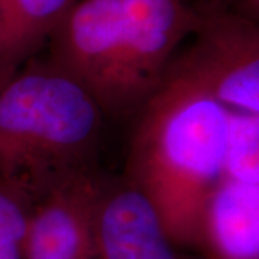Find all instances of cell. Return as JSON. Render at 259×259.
<instances>
[{
    "instance_id": "1",
    "label": "cell",
    "mask_w": 259,
    "mask_h": 259,
    "mask_svg": "<svg viewBox=\"0 0 259 259\" xmlns=\"http://www.w3.org/2000/svg\"><path fill=\"white\" fill-rule=\"evenodd\" d=\"M133 121L122 180L154 209L170 241L194 249L223 175L232 111L176 54Z\"/></svg>"
},
{
    "instance_id": "2",
    "label": "cell",
    "mask_w": 259,
    "mask_h": 259,
    "mask_svg": "<svg viewBox=\"0 0 259 259\" xmlns=\"http://www.w3.org/2000/svg\"><path fill=\"white\" fill-rule=\"evenodd\" d=\"M108 120L93 95L47 59L0 83V180L35 202L68 177L97 170Z\"/></svg>"
},
{
    "instance_id": "3",
    "label": "cell",
    "mask_w": 259,
    "mask_h": 259,
    "mask_svg": "<svg viewBox=\"0 0 259 259\" xmlns=\"http://www.w3.org/2000/svg\"><path fill=\"white\" fill-rule=\"evenodd\" d=\"M47 47L48 62L91 94L108 120L130 118L121 0H76Z\"/></svg>"
},
{
    "instance_id": "4",
    "label": "cell",
    "mask_w": 259,
    "mask_h": 259,
    "mask_svg": "<svg viewBox=\"0 0 259 259\" xmlns=\"http://www.w3.org/2000/svg\"><path fill=\"white\" fill-rule=\"evenodd\" d=\"M199 8L193 40L179 55L229 111L259 115L258 22L225 6Z\"/></svg>"
},
{
    "instance_id": "5",
    "label": "cell",
    "mask_w": 259,
    "mask_h": 259,
    "mask_svg": "<svg viewBox=\"0 0 259 259\" xmlns=\"http://www.w3.org/2000/svg\"><path fill=\"white\" fill-rule=\"evenodd\" d=\"M127 42L125 94L130 118L161 82L182 42L200 22L187 0H121Z\"/></svg>"
},
{
    "instance_id": "6",
    "label": "cell",
    "mask_w": 259,
    "mask_h": 259,
    "mask_svg": "<svg viewBox=\"0 0 259 259\" xmlns=\"http://www.w3.org/2000/svg\"><path fill=\"white\" fill-rule=\"evenodd\" d=\"M104 177L98 170L68 177L32 204L22 259H101L97 209Z\"/></svg>"
},
{
    "instance_id": "7",
    "label": "cell",
    "mask_w": 259,
    "mask_h": 259,
    "mask_svg": "<svg viewBox=\"0 0 259 259\" xmlns=\"http://www.w3.org/2000/svg\"><path fill=\"white\" fill-rule=\"evenodd\" d=\"M95 229L101 259H193L170 241L154 209L122 179L105 180Z\"/></svg>"
},
{
    "instance_id": "8",
    "label": "cell",
    "mask_w": 259,
    "mask_h": 259,
    "mask_svg": "<svg viewBox=\"0 0 259 259\" xmlns=\"http://www.w3.org/2000/svg\"><path fill=\"white\" fill-rule=\"evenodd\" d=\"M194 249L203 259H259V182L221 177L204 204Z\"/></svg>"
},
{
    "instance_id": "9",
    "label": "cell",
    "mask_w": 259,
    "mask_h": 259,
    "mask_svg": "<svg viewBox=\"0 0 259 259\" xmlns=\"http://www.w3.org/2000/svg\"><path fill=\"white\" fill-rule=\"evenodd\" d=\"M76 0H0L3 42L0 83L45 47Z\"/></svg>"
},
{
    "instance_id": "10",
    "label": "cell",
    "mask_w": 259,
    "mask_h": 259,
    "mask_svg": "<svg viewBox=\"0 0 259 259\" xmlns=\"http://www.w3.org/2000/svg\"><path fill=\"white\" fill-rule=\"evenodd\" d=\"M259 115L232 112L231 136L222 176L259 182Z\"/></svg>"
},
{
    "instance_id": "11",
    "label": "cell",
    "mask_w": 259,
    "mask_h": 259,
    "mask_svg": "<svg viewBox=\"0 0 259 259\" xmlns=\"http://www.w3.org/2000/svg\"><path fill=\"white\" fill-rule=\"evenodd\" d=\"M32 204L29 194L0 180V259H22Z\"/></svg>"
},
{
    "instance_id": "12",
    "label": "cell",
    "mask_w": 259,
    "mask_h": 259,
    "mask_svg": "<svg viewBox=\"0 0 259 259\" xmlns=\"http://www.w3.org/2000/svg\"><path fill=\"white\" fill-rule=\"evenodd\" d=\"M228 9L253 22L259 20V0H229Z\"/></svg>"
},
{
    "instance_id": "13",
    "label": "cell",
    "mask_w": 259,
    "mask_h": 259,
    "mask_svg": "<svg viewBox=\"0 0 259 259\" xmlns=\"http://www.w3.org/2000/svg\"><path fill=\"white\" fill-rule=\"evenodd\" d=\"M199 5H214V6H225L228 8L229 0H199Z\"/></svg>"
},
{
    "instance_id": "14",
    "label": "cell",
    "mask_w": 259,
    "mask_h": 259,
    "mask_svg": "<svg viewBox=\"0 0 259 259\" xmlns=\"http://www.w3.org/2000/svg\"><path fill=\"white\" fill-rule=\"evenodd\" d=\"M2 42H3V26H2V18H0V54H2Z\"/></svg>"
}]
</instances>
